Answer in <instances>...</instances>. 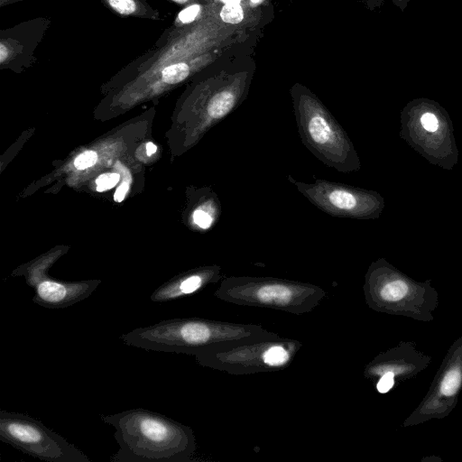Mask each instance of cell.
I'll return each instance as SVG.
<instances>
[{
	"instance_id": "cell-1",
	"label": "cell",
	"mask_w": 462,
	"mask_h": 462,
	"mask_svg": "<svg viewBox=\"0 0 462 462\" xmlns=\"http://www.w3.org/2000/svg\"><path fill=\"white\" fill-rule=\"evenodd\" d=\"M116 429L118 451L111 462H189L196 450L190 427L146 409L101 415Z\"/></svg>"
},
{
	"instance_id": "cell-2",
	"label": "cell",
	"mask_w": 462,
	"mask_h": 462,
	"mask_svg": "<svg viewBox=\"0 0 462 462\" xmlns=\"http://www.w3.org/2000/svg\"><path fill=\"white\" fill-rule=\"evenodd\" d=\"M278 334L258 324H236L202 318H174L134 328L120 338L144 350L195 356L242 342L277 337Z\"/></svg>"
},
{
	"instance_id": "cell-3",
	"label": "cell",
	"mask_w": 462,
	"mask_h": 462,
	"mask_svg": "<svg viewBox=\"0 0 462 462\" xmlns=\"http://www.w3.org/2000/svg\"><path fill=\"white\" fill-rule=\"evenodd\" d=\"M293 106L300 138L319 162L343 173L359 168L346 132L319 99L308 93H298Z\"/></svg>"
},
{
	"instance_id": "cell-4",
	"label": "cell",
	"mask_w": 462,
	"mask_h": 462,
	"mask_svg": "<svg viewBox=\"0 0 462 462\" xmlns=\"http://www.w3.org/2000/svg\"><path fill=\"white\" fill-rule=\"evenodd\" d=\"M214 295L224 301L302 314L313 310L326 297L314 284L274 277L229 276Z\"/></svg>"
},
{
	"instance_id": "cell-5",
	"label": "cell",
	"mask_w": 462,
	"mask_h": 462,
	"mask_svg": "<svg viewBox=\"0 0 462 462\" xmlns=\"http://www.w3.org/2000/svg\"><path fill=\"white\" fill-rule=\"evenodd\" d=\"M301 343L291 338H260L195 355L199 365L244 375L284 369L293 360Z\"/></svg>"
},
{
	"instance_id": "cell-6",
	"label": "cell",
	"mask_w": 462,
	"mask_h": 462,
	"mask_svg": "<svg viewBox=\"0 0 462 462\" xmlns=\"http://www.w3.org/2000/svg\"><path fill=\"white\" fill-rule=\"evenodd\" d=\"M0 439L42 461L90 462L76 446L23 413L0 411Z\"/></svg>"
},
{
	"instance_id": "cell-7",
	"label": "cell",
	"mask_w": 462,
	"mask_h": 462,
	"mask_svg": "<svg viewBox=\"0 0 462 462\" xmlns=\"http://www.w3.org/2000/svg\"><path fill=\"white\" fill-rule=\"evenodd\" d=\"M287 180L311 204L329 216L362 218L370 212L371 197L359 189L323 179L306 183L287 175Z\"/></svg>"
},
{
	"instance_id": "cell-8",
	"label": "cell",
	"mask_w": 462,
	"mask_h": 462,
	"mask_svg": "<svg viewBox=\"0 0 462 462\" xmlns=\"http://www.w3.org/2000/svg\"><path fill=\"white\" fill-rule=\"evenodd\" d=\"M99 282H65L45 278L35 286L32 301L48 309L67 308L89 297Z\"/></svg>"
},
{
	"instance_id": "cell-9",
	"label": "cell",
	"mask_w": 462,
	"mask_h": 462,
	"mask_svg": "<svg viewBox=\"0 0 462 462\" xmlns=\"http://www.w3.org/2000/svg\"><path fill=\"white\" fill-rule=\"evenodd\" d=\"M221 278V267L217 265L193 270L165 282L150 298L152 301L159 303L178 300L198 291L208 283L217 282Z\"/></svg>"
},
{
	"instance_id": "cell-10",
	"label": "cell",
	"mask_w": 462,
	"mask_h": 462,
	"mask_svg": "<svg viewBox=\"0 0 462 462\" xmlns=\"http://www.w3.org/2000/svg\"><path fill=\"white\" fill-rule=\"evenodd\" d=\"M189 73L185 63H175L166 67L162 72V80L168 84H177L184 80Z\"/></svg>"
},
{
	"instance_id": "cell-11",
	"label": "cell",
	"mask_w": 462,
	"mask_h": 462,
	"mask_svg": "<svg viewBox=\"0 0 462 462\" xmlns=\"http://www.w3.org/2000/svg\"><path fill=\"white\" fill-rule=\"evenodd\" d=\"M408 291L406 283L397 280L386 283L380 291L383 300L387 301H397L402 299Z\"/></svg>"
},
{
	"instance_id": "cell-12",
	"label": "cell",
	"mask_w": 462,
	"mask_h": 462,
	"mask_svg": "<svg viewBox=\"0 0 462 462\" xmlns=\"http://www.w3.org/2000/svg\"><path fill=\"white\" fill-rule=\"evenodd\" d=\"M461 373L458 369H452L445 375L440 384V392L447 396L455 394L460 386Z\"/></svg>"
},
{
	"instance_id": "cell-13",
	"label": "cell",
	"mask_w": 462,
	"mask_h": 462,
	"mask_svg": "<svg viewBox=\"0 0 462 462\" xmlns=\"http://www.w3.org/2000/svg\"><path fill=\"white\" fill-rule=\"evenodd\" d=\"M221 19L229 23H238L244 18L242 7L238 5H226L220 12Z\"/></svg>"
},
{
	"instance_id": "cell-14",
	"label": "cell",
	"mask_w": 462,
	"mask_h": 462,
	"mask_svg": "<svg viewBox=\"0 0 462 462\" xmlns=\"http://www.w3.org/2000/svg\"><path fill=\"white\" fill-rule=\"evenodd\" d=\"M119 174L117 173H104L97 177L96 180L97 190L105 191L112 189L119 180Z\"/></svg>"
},
{
	"instance_id": "cell-15",
	"label": "cell",
	"mask_w": 462,
	"mask_h": 462,
	"mask_svg": "<svg viewBox=\"0 0 462 462\" xmlns=\"http://www.w3.org/2000/svg\"><path fill=\"white\" fill-rule=\"evenodd\" d=\"M97 160V155L94 151H87L75 159L74 165L78 170H84L93 166Z\"/></svg>"
},
{
	"instance_id": "cell-16",
	"label": "cell",
	"mask_w": 462,
	"mask_h": 462,
	"mask_svg": "<svg viewBox=\"0 0 462 462\" xmlns=\"http://www.w3.org/2000/svg\"><path fill=\"white\" fill-rule=\"evenodd\" d=\"M111 7L121 14H130L136 9L134 0H108Z\"/></svg>"
},
{
	"instance_id": "cell-17",
	"label": "cell",
	"mask_w": 462,
	"mask_h": 462,
	"mask_svg": "<svg viewBox=\"0 0 462 462\" xmlns=\"http://www.w3.org/2000/svg\"><path fill=\"white\" fill-rule=\"evenodd\" d=\"M200 11V7L198 5H193L186 7L179 14V19L184 23L192 22Z\"/></svg>"
},
{
	"instance_id": "cell-18",
	"label": "cell",
	"mask_w": 462,
	"mask_h": 462,
	"mask_svg": "<svg viewBox=\"0 0 462 462\" xmlns=\"http://www.w3.org/2000/svg\"><path fill=\"white\" fill-rule=\"evenodd\" d=\"M423 128L428 132H435L439 127L438 119L432 113H425L420 118Z\"/></svg>"
},
{
	"instance_id": "cell-19",
	"label": "cell",
	"mask_w": 462,
	"mask_h": 462,
	"mask_svg": "<svg viewBox=\"0 0 462 462\" xmlns=\"http://www.w3.org/2000/svg\"><path fill=\"white\" fill-rule=\"evenodd\" d=\"M393 385V374L391 372L385 373L377 383L378 392L383 393H387Z\"/></svg>"
},
{
	"instance_id": "cell-20",
	"label": "cell",
	"mask_w": 462,
	"mask_h": 462,
	"mask_svg": "<svg viewBox=\"0 0 462 462\" xmlns=\"http://www.w3.org/2000/svg\"><path fill=\"white\" fill-rule=\"evenodd\" d=\"M128 189H129L128 183H126V182L122 183L117 188V189H116L115 195H114L115 200L117 201V202H121L124 199V198H125Z\"/></svg>"
},
{
	"instance_id": "cell-21",
	"label": "cell",
	"mask_w": 462,
	"mask_h": 462,
	"mask_svg": "<svg viewBox=\"0 0 462 462\" xmlns=\"http://www.w3.org/2000/svg\"><path fill=\"white\" fill-rule=\"evenodd\" d=\"M157 150V147L154 143L149 142L147 143L146 144V152H147V155H152V153H154Z\"/></svg>"
},
{
	"instance_id": "cell-22",
	"label": "cell",
	"mask_w": 462,
	"mask_h": 462,
	"mask_svg": "<svg viewBox=\"0 0 462 462\" xmlns=\"http://www.w3.org/2000/svg\"><path fill=\"white\" fill-rule=\"evenodd\" d=\"M6 49L5 48L4 44L1 43L0 45V61L3 62L6 58Z\"/></svg>"
},
{
	"instance_id": "cell-23",
	"label": "cell",
	"mask_w": 462,
	"mask_h": 462,
	"mask_svg": "<svg viewBox=\"0 0 462 462\" xmlns=\"http://www.w3.org/2000/svg\"><path fill=\"white\" fill-rule=\"evenodd\" d=\"M226 5H238L241 0H221Z\"/></svg>"
},
{
	"instance_id": "cell-24",
	"label": "cell",
	"mask_w": 462,
	"mask_h": 462,
	"mask_svg": "<svg viewBox=\"0 0 462 462\" xmlns=\"http://www.w3.org/2000/svg\"><path fill=\"white\" fill-rule=\"evenodd\" d=\"M172 1H174V2H176V3H179V4H184V3H186L188 0H172Z\"/></svg>"
},
{
	"instance_id": "cell-25",
	"label": "cell",
	"mask_w": 462,
	"mask_h": 462,
	"mask_svg": "<svg viewBox=\"0 0 462 462\" xmlns=\"http://www.w3.org/2000/svg\"><path fill=\"white\" fill-rule=\"evenodd\" d=\"M253 3H258L260 0H251Z\"/></svg>"
},
{
	"instance_id": "cell-26",
	"label": "cell",
	"mask_w": 462,
	"mask_h": 462,
	"mask_svg": "<svg viewBox=\"0 0 462 462\" xmlns=\"http://www.w3.org/2000/svg\"><path fill=\"white\" fill-rule=\"evenodd\" d=\"M401 2L404 1V0H400Z\"/></svg>"
}]
</instances>
